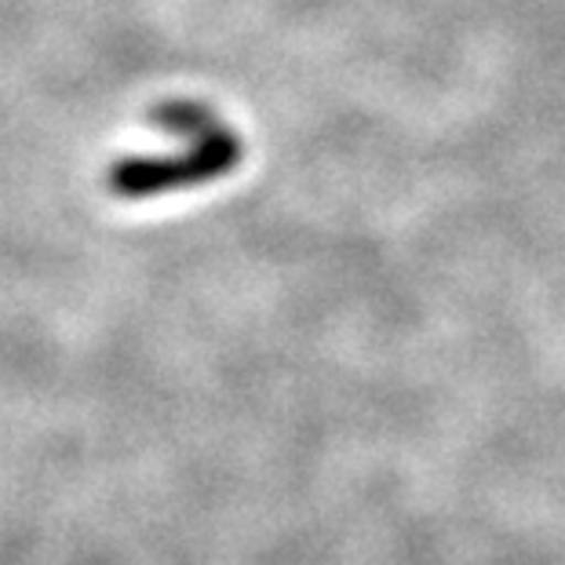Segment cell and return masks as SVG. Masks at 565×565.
I'll list each match as a JSON object with an SVG mask.
<instances>
[{"label":"cell","mask_w":565,"mask_h":565,"mask_svg":"<svg viewBox=\"0 0 565 565\" xmlns=\"http://www.w3.org/2000/svg\"><path fill=\"white\" fill-rule=\"evenodd\" d=\"M186 147L175 153H153V158H125L106 172V186L125 201H147L172 190L204 186L220 175H231L245 158L242 136L212 117L209 125L183 136Z\"/></svg>","instance_id":"obj_1"}]
</instances>
